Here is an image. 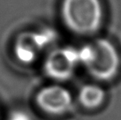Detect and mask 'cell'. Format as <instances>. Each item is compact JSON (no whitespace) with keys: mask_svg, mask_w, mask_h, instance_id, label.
I'll return each mask as SVG.
<instances>
[{"mask_svg":"<svg viewBox=\"0 0 121 120\" xmlns=\"http://www.w3.org/2000/svg\"><path fill=\"white\" fill-rule=\"evenodd\" d=\"M80 64L92 77L101 81L113 80L120 69V57L111 41L99 38L78 50Z\"/></svg>","mask_w":121,"mask_h":120,"instance_id":"6da1fadb","label":"cell"},{"mask_svg":"<svg viewBox=\"0 0 121 120\" xmlns=\"http://www.w3.org/2000/svg\"><path fill=\"white\" fill-rule=\"evenodd\" d=\"M61 13L68 29L80 35L97 32L104 16L100 0H64Z\"/></svg>","mask_w":121,"mask_h":120,"instance_id":"7a4b0ae2","label":"cell"},{"mask_svg":"<svg viewBox=\"0 0 121 120\" xmlns=\"http://www.w3.org/2000/svg\"><path fill=\"white\" fill-rule=\"evenodd\" d=\"M56 40V34L51 29L27 32L19 35L14 44V54L23 64H31L39 54Z\"/></svg>","mask_w":121,"mask_h":120,"instance_id":"3957f363","label":"cell"},{"mask_svg":"<svg viewBox=\"0 0 121 120\" xmlns=\"http://www.w3.org/2000/svg\"><path fill=\"white\" fill-rule=\"evenodd\" d=\"M80 64L78 49L62 47L53 50L44 62V72L52 80L64 81L70 79Z\"/></svg>","mask_w":121,"mask_h":120,"instance_id":"277c9868","label":"cell"},{"mask_svg":"<svg viewBox=\"0 0 121 120\" xmlns=\"http://www.w3.org/2000/svg\"><path fill=\"white\" fill-rule=\"evenodd\" d=\"M37 106L51 115L66 113L73 106V97L66 88L58 85L44 87L36 94Z\"/></svg>","mask_w":121,"mask_h":120,"instance_id":"5b68a950","label":"cell"},{"mask_svg":"<svg viewBox=\"0 0 121 120\" xmlns=\"http://www.w3.org/2000/svg\"><path fill=\"white\" fill-rule=\"evenodd\" d=\"M105 100V92L101 87L87 84L81 87L79 92V101L81 105L92 110L101 106Z\"/></svg>","mask_w":121,"mask_h":120,"instance_id":"8992f818","label":"cell"},{"mask_svg":"<svg viewBox=\"0 0 121 120\" xmlns=\"http://www.w3.org/2000/svg\"><path fill=\"white\" fill-rule=\"evenodd\" d=\"M8 120H33L32 117L27 111L22 110H13L9 115Z\"/></svg>","mask_w":121,"mask_h":120,"instance_id":"52a82bcc","label":"cell"}]
</instances>
